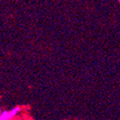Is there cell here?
Returning <instances> with one entry per match:
<instances>
[{"mask_svg":"<svg viewBox=\"0 0 120 120\" xmlns=\"http://www.w3.org/2000/svg\"><path fill=\"white\" fill-rule=\"evenodd\" d=\"M11 118H12V117L10 116L9 112H8V111H3L0 114V120H8Z\"/></svg>","mask_w":120,"mask_h":120,"instance_id":"cell-1","label":"cell"},{"mask_svg":"<svg viewBox=\"0 0 120 120\" xmlns=\"http://www.w3.org/2000/svg\"><path fill=\"white\" fill-rule=\"evenodd\" d=\"M20 111V108L19 107H16V108H13L12 110L10 111L9 112V113H10V116L12 117H15L18 114V112Z\"/></svg>","mask_w":120,"mask_h":120,"instance_id":"cell-2","label":"cell"}]
</instances>
